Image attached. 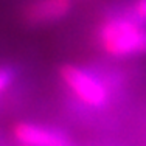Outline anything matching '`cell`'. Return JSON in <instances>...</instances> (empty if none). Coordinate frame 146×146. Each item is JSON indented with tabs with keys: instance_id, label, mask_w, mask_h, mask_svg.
<instances>
[{
	"instance_id": "1",
	"label": "cell",
	"mask_w": 146,
	"mask_h": 146,
	"mask_svg": "<svg viewBox=\"0 0 146 146\" xmlns=\"http://www.w3.org/2000/svg\"><path fill=\"white\" fill-rule=\"evenodd\" d=\"M98 44L113 58L146 53V25L129 16H110L98 27Z\"/></svg>"
},
{
	"instance_id": "2",
	"label": "cell",
	"mask_w": 146,
	"mask_h": 146,
	"mask_svg": "<svg viewBox=\"0 0 146 146\" xmlns=\"http://www.w3.org/2000/svg\"><path fill=\"white\" fill-rule=\"evenodd\" d=\"M62 82L82 104L93 109L106 107L109 103V90L93 73L75 64H65L59 70Z\"/></svg>"
},
{
	"instance_id": "3",
	"label": "cell",
	"mask_w": 146,
	"mask_h": 146,
	"mask_svg": "<svg viewBox=\"0 0 146 146\" xmlns=\"http://www.w3.org/2000/svg\"><path fill=\"white\" fill-rule=\"evenodd\" d=\"M13 138L20 146H75L65 132L30 121L16 123Z\"/></svg>"
},
{
	"instance_id": "4",
	"label": "cell",
	"mask_w": 146,
	"mask_h": 146,
	"mask_svg": "<svg viewBox=\"0 0 146 146\" xmlns=\"http://www.w3.org/2000/svg\"><path fill=\"white\" fill-rule=\"evenodd\" d=\"M72 11V0H36L27 6L23 17L27 22L40 25L64 19Z\"/></svg>"
},
{
	"instance_id": "5",
	"label": "cell",
	"mask_w": 146,
	"mask_h": 146,
	"mask_svg": "<svg viewBox=\"0 0 146 146\" xmlns=\"http://www.w3.org/2000/svg\"><path fill=\"white\" fill-rule=\"evenodd\" d=\"M127 16L140 22L141 25H146V0H132Z\"/></svg>"
},
{
	"instance_id": "6",
	"label": "cell",
	"mask_w": 146,
	"mask_h": 146,
	"mask_svg": "<svg viewBox=\"0 0 146 146\" xmlns=\"http://www.w3.org/2000/svg\"><path fill=\"white\" fill-rule=\"evenodd\" d=\"M14 81V72L9 67H0V95L11 87Z\"/></svg>"
}]
</instances>
